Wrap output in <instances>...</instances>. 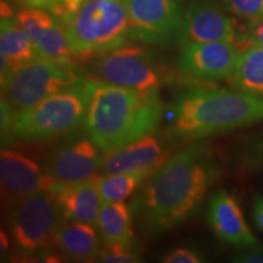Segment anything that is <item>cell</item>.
I'll use <instances>...</instances> for the list:
<instances>
[{
  "mask_svg": "<svg viewBox=\"0 0 263 263\" xmlns=\"http://www.w3.org/2000/svg\"><path fill=\"white\" fill-rule=\"evenodd\" d=\"M62 221L60 205L48 190L10 202V232L17 251L26 257L47 254Z\"/></svg>",
  "mask_w": 263,
  "mask_h": 263,
  "instance_id": "7",
  "label": "cell"
},
{
  "mask_svg": "<svg viewBox=\"0 0 263 263\" xmlns=\"http://www.w3.org/2000/svg\"><path fill=\"white\" fill-rule=\"evenodd\" d=\"M176 2H177V3H179V4H182V3L185 2V0H176Z\"/></svg>",
  "mask_w": 263,
  "mask_h": 263,
  "instance_id": "33",
  "label": "cell"
},
{
  "mask_svg": "<svg viewBox=\"0 0 263 263\" xmlns=\"http://www.w3.org/2000/svg\"><path fill=\"white\" fill-rule=\"evenodd\" d=\"M21 5L28 9H42L54 14L60 5L61 0H17Z\"/></svg>",
  "mask_w": 263,
  "mask_h": 263,
  "instance_id": "30",
  "label": "cell"
},
{
  "mask_svg": "<svg viewBox=\"0 0 263 263\" xmlns=\"http://www.w3.org/2000/svg\"><path fill=\"white\" fill-rule=\"evenodd\" d=\"M209 223L215 234L226 244L246 248L258 244L246 224L238 201L228 192H218L209 205Z\"/></svg>",
  "mask_w": 263,
  "mask_h": 263,
  "instance_id": "16",
  "label": "cell"
},
{
  "mask_svg": "<svg viewBox=\"0 0 263 263\" xmlns=\"http://www.w3.org/2000/svg\"><path fill=\"white\" fill-rule=\"evenodd\" d=\"M133 210L124 201L104 202L98 216L97 228L103 242L108 244H133Z\"/></svg>",
  "mask_w": 263,
  "mask_h": 263,
  "instance_id": "20",
  "label": "cell"
},
{
  "mask_svg": "<svg viewBox=\"0 0 263 263\" xmlns=\"http://www.w3.org/2000/svg\"><path fill=\"white\" fill-rule=\"evenodd\" d=\"M89 105L84 132L104 154L114 153L153 134L162 121L163 105L155 93L85 80Z\"/></svg>",
  "mask_w": 263,
  "mask_h": 263,
  "instance_id": "2",
  "label": "cell"
},
{
  "mask_svg": "<svg viewBox=\"0 0 263 263\" xmlns=\"http://www.w3.org/2000/svg\"><path fill=\"white\" fill-rule=\"evenodd\" d=\"M0 179L3 193L10 202L48 190L52 183L37 162L6 147L0 153Z\"/></svg>",
  "mask_w": 263,
  "mask_h": 263,
  "instance_id": "13",
  "label": "cell"
},
{
  "mask_svg": "<svg viewBox=\"0 0 263 263\" xmlns=\"http://www.w3.org/2000/svg\"><path fill=\"white\" fill-rule=\"evenodd\" d=\"M227 11L250 25L263 20V0H222Z\"/></svg>",
  "mask_w": 263,
  "mask_h": 263,
  "instance_id": "23",
  "label": "cell"
},
{
  "mask_svg": "<svg viewBox=\"0 0 263 263\" xmlns=\"http://www.w3.org/2000/svg\"><path fill=\"white\" fill-rule=\"evenodd\" d=\"M48 192L54 195L60 205L65 221L97 226L99 212L104 203L97 178L70 184L52 182Z\"/></svg>",
  "mask_w": 263,
  "mask_h": 263,
  "instance_id": "17",
  "label": "cell"
},
{
  "mask_svg": "<svg viewBox=\"0 0 263 263\" xmlns=\"http://www.w3.org/2000/svg\"><path fill=\"white\" fill-rule=\"evenodd\" d=\"M104 156L85 134L59 146L47 160L44 172L54 183L85 182L97 178L98 172H101Z\"/></svg>",
  "mask_w": 263,
  "mask_h": 263,
  "instance_id": "11",
  "label": "cell"
},
{
  "mask_svg": "<svg viewBox=\"0 0 263 263\" xmlns=\"http://www.w3.org/2000/svg\"><path fill=\"white\" fill-rule=\"evenodd\" d=\"M205 256L195 249L177 248L164 256V263H200L205 262Z\"/></svg>",
  "mask_w": 263,
  "mask_h": 263,
  "instance_id": "26",
  "label": "cell"
},
{
  "mask_svg": "<svg viewBox=\"0 0 263 263\" xmlns=\"http://www.w3.org/2000/svg\"><path fill=\"white\" fill-rule=\"evenodd\" d=\"M244 41L248 47L263 48V20L257 24L251 25L249 32L245 34Z\"/></svg>",
  "mask_w": 263,
  "mask_h": 263,
  "instance_id": "29",
  "label": "cell"
},
{
  "mask_svg": "<svg viewBox=\"0 0 263 263\" xmlns=\"http://www.w3.org/2000/svg\"><path fill=\"white\" fill-rule=\"evenodd\" d=\"M240 52L232 42L192 43L183 45L177 65L182 73L194 80L216 83L230 80Z\"/></svg>",
  "mask_w": 263,
  "mask_h": 263,
  "instance_id": "10",
  "label": "cell"
},
{
  "mask_svg": "<svg viewBox=\"0 0 263 263\" xmlns=\"http://www.w3.org/2000/svg\"><path fill=\"white\" fill-rule=\"evenodd\" d=\"M151 176L149 172H121L97 177L99 193L104 202L124 201Z\"/></svg>",
  "mask_w": 263,
  "mask_h": 263,
  "instance_id": "22",
  "label": "cell"
},
{
  "mask_svg": "<svg viewBox=\"0 0 263 263\" xmlns=\"http://www.w3.org/2000/svg\"><path fill=\"white\" fill-rule=\"evenodd\" d=\"M217 176L211 151L193 143L170 156L145 180L132 210L149 234L168 232L199 210Z\"/></svg>",
  "mask_w": 263,
  "mask_h": 263,
  "instance_id": "1",
  "label": "cell"
},
{
  "mask_svg": "<svg viewBox=\"0 0 263 263\" xmlns=\"http://www.w3.org/2000/svg\"><path fill=\"white\" fill-rule=\"evenodd\" d=\"M263 121V97L235 89L197 88L180 95L168 110L170 137L201 140Z\"/></svg>",
  "mask_w": 263,
  "mask_h": 263,
  "instance_id": "3",
  "label": "cell"
},
{
  "mask_svg": "<svg viewBox=\"0 0 263 263\" xmlns=\"http://www.w3.org/2000/svg\"><path fill=\"white\" fill-rule=\"evenodd\" d=\"M0 54H2V78L20 66L41 57L27 32L17 20L2 16L0 22Z\"/></svg>",
  "mask_w": 263,
  "mask_h": 263,
  "instance_id": "18",
  "label": "cell"
},
{
  "mask_svg": "<svg viewBox=\"0 0 263 263\" xmlns=\"http://www.w3.org/2000/svg\"><path fill=\"white\" fill-rule=\"evenodd\" d=\"M235 22L212 0L192 3L182 14L178 45L206 42L235 43Z\"/></svg>",
  "mask_w": 263,
  "mask_h": 263,
  "instance_id": "12",
  "label": "cell"
},
{
  "mask_svg": "<svg viewBox=\"0 0 263 263\" xmlns=\"http://www.w3.org/2000/svg\"><path fill=\"white\" fill-rule=\"evenodd\" d=\"M65 27L73 58L90 60L136 39L123 0H88Z\"/></svg>",
  "mask_w": 263,
  "mask_h": 263,
  "instance_id": "4",
  "label": "cell"
},
{
  "mask_svg": "<svg viewBox=\"0 0 263 263\" xmlns=\"http://www.w3.org/2000/svg\"><path fill=\"white\" fill-rule=\"evenodd\" d=\"M230 83L235 89L263 97V48L246 47L241 50Z\"/></svg>",
  "mask_w": 263,
  "mask_h": 263,
  "instance_id": "21",
  "label": "cell"
},
{
  "mask_svg": "<svg viewBox=\"0 0 263 263\" xmlns=\"http://www.w3.org/2000/svg\"><path fill=\"white\" fill-rule=\"evenodd\" d=\"M90 72L97 80L143 93L159 91L162 72L146 49L126 44L90 59Z\"/></svg>",
  "mask_w": 263,
  "mask_h": 263,
  "instance_id": "8",
  "label": "cell"
},
{
  "mask_svg": "<svg viewBox=\"0 0 263 263\" xmlns=\"http://www.w3.org/2000/svg\"><path fill=\"white\" fill-rule=\"evenodd\" d=\"M0 105H2V140L4 144L5 140H9V138L12 137L11 130L16 112L4 98H2V104Z\"/></svg>",
  "mask_w": 263,
  "mask_h": 263,
  "instance_id": "28",
  "label": "cell"
},
{
  "mask_svg": "<svg viewBox=\"0 0 263 263\" xmlns=\"http://www.w3.org/2000/svg\"><path fill=\"white\" fill-rule=\"evenodd\" d=\"M15 18L27 32L42 58L61 60L72 58L65 25L51 12L25 8L16 14Z\"/></svg>",
  "mask_w": 263,
  "mask_h": 263,
  "instance_id": "14",
  "label": "cell"
},
{
  "mask_svg": "<svg viewBox=\"0 0 263 263\" xmlns=\"http://www.w3.org/2000/svg\"><path fill=\"white\" fill-rule=\"evenodd\" d=\"M168 157V149L163 141L153 133L114 153L105 154L101 174L121 172H149L153 174Z\"/></svg>",
  "mask_w": 263,
  "mask_h": 263,
  "instance_id": "15",
  "label": "cell"
},
{
  "mask_svg": "<svg viewBox=\"0 0 263 263\" xmlns=\"http://www.w3.org/2000/svg\"><path fill=\"white\" fill-rule=\"evenodd\" d=\"M0 249H2V256H4V254L5 252H8V250H9V239H8V236L5 235V233H4V230H2V232H0Z\"/></svg>",
  "mask_w": 263,
  "mask_h": 263,
  "instance_id": "32",
  "label": "cell"
},
{
  "mask_svg": "<svg viewBox=\"0 0 263 263\" xmlns=\"http://www.w3.org/2000/svg\"><path fill=\"white\" fill-rule=\"evenodd\" d=\"M85 80L16 114L11 136L29 143H39L65 137L84 126L89 105Z\"/></svg>",
  "mask_w": 263,
  "mask_h": 263,
  "instance_id": "5",
  "label": "cell"
},
{
  "mask_svg": "<svg viewBox=\"0 0 263 263\" xmlns=\"http://www.w3.org/2000/svg\"><path fill=\"white\" fill-rule=\"evenodd\" d=\"M233 261L240 263H263V246L256 244L241 248L234 255Z\"/></svg>",
  "mask_w": 263,
  "mask_h": 263,
  "instance_id": "27",
  "label": "cell"
},
{
  "mask_svg": "<svg viewBox=\"0 0 263 263\" xmlns=\"http://www.w3.org/2000/svg\"><path fill=\"white\" fill-rule=\"evenodd\" d=\"M240 166L248 170H263V134L252 138L236 151Z\"/></svg>",
  "mask_w": 263,
  "mask_h": 263,
  "instance_id": "24",
  "label": "cell"
},
{
  "mask_svg": "<svg viewBox=\"0 0 263 263\" xmlns=\"http://www.w3.org/2000/svg\"><path fill=\"white\" fill-rule=\"evenodd\" d=\"M136 39L149 44H177L182 24L176 0H123Z\"/></svg>",
  "mask_w": 263,
  "mask_h": 263,
  "instance_id": "9",
  "label": "cell"
},
{
  "mask_svg": "<svg viewBox=\"0 0 263 263\" xmlns=\"http://www.w3.org/2000/svg\"><path fill=\"white\" fill-rule=\"evenodd\" d=\"M84 80L71 59L39 57L2 78V98L17 114Z\"/></svg>",
  "mask_w": 263,
  "mask_h": 263,
  "instance_id": "6",
  "label": "cell"
},
{
  "mask_svg": "<svg viewBox=\"0 0 263 263\" xmlns=\"http://www.w3.org/2000/svg\"><path fill=\"white\" fill-rule=\"evenodd\" d=\"M93 224L80 222L62 223L57 230L54 242L66 257L78 262L95 261L101 251V236Z\"/></svg>",
  "mask_w": 263,
  "mask_h": 263,
  "instance_id": "19",
  "label": "cell"
},
{
  "mask_svg": "<svg viewBox=\"0 0 263 263\" xmlns=\"http://www.w3.org/2000/svg\"><path fill=\"white\" fill-rule=\"evenodd\" d=\"M252 218L257 228L263 232V196H257L252 203Z\"/></svg>",
  "mask_w": 263,
  "mask_h": 263,
  "instance_id": "31",
  "label": "cell"
},
{
  "mask_svg": "<svg viewBox=\"0 0 263 263\" xmlns=\"http://www.w3.org/2000/svg\"><path fill=\"white\" fill-rule=\"evenodd\" d=\"M140 256L132 245L108 244L101 249L95 262L104 263H137L140 262Z\"/></svg>",
  "mask_w": 263,
  "mask_h": 263,
  "instance_id": "25",
  "label": "cell"
}]
</instances>
